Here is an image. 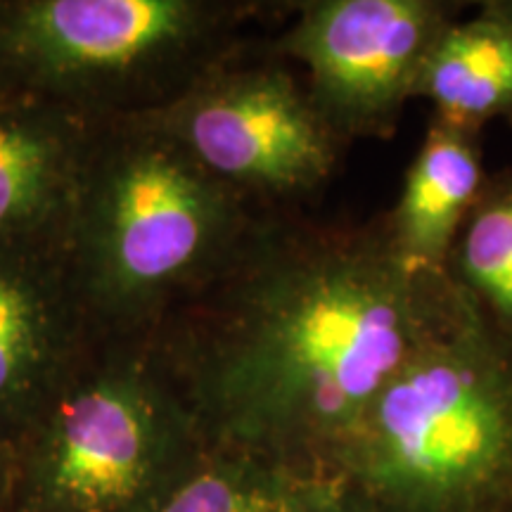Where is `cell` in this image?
<instances>
[{
    "label": "cell",
    "instance_id": "6da1fadb",
    "mask_svg": "<svg viewBox=\"0 0 512 512\" xmlns=\"http://www.w3.org/2000/svg\"><path fill=\"white\" fill-rule=\"evenodd\" d=\"M411 275L401 256L361 247L294 254L256 275L197 368L216 444L302 470L332 460L432 330Z\"/></svg>",
    "mask_w": 512,
    "mask_h": 512
},
{
    "label": "cell",
    "instance_id": "7a4b0ae2",
    "mask_svg": "<svg viewBox=\"0 0 512 512\" xmlns=\"http://www.w3.org/2000/svg\"><path fill=\"white\" fill-rule=\"evenodd\" d=\"M332 463L384 512H489L512 496V366L475 323L430 330Z\"/></svg>",
    "mask_w": 512,
    "mask_h": 512
},
{
    "label": "cell",
    "instance_id": "3957f363",
    "mask_svg": "<svg viewBox=\"0 0 512 512\" xmlns=\"http://www.w3.org/2000/svg\"><path fill=\"white\" fill-rule=\"evenodd\" d=\"M8 448V512H152L202 444L155 377L110 366L64 377Z\"/></svg>",
    "mask_w": 512,
    "mask_h": 512
},
{
    "label": "cell",
    "instance_id": "277c9868",
    "mask_svg": "<svg viewBox=\"0 0 512 512\" xmlns=\"http://www.w3.org/2000/svg\"><path fill=\"white\" fill-rule=\"evenodd\" d=\"M69 214L83 285L110 316L150 309L209 259L228 226L221 185L162 128L86 159Z\"/></svg>",
    "mask_w": 512,
    "mask_h": 512
},
{
    "label": "cell",
    "instance_id": "5b68a950",
    "mask_svg": "<svg viewBox=\"0 0 512 512\" xmlns=\"http://www.w3.org/2000/svg\"><path fill=\"white\" fill-rule=\"evenodd\" d=\"M162 131L209 176L261 190L309 188L335 162L320 114L280 72L209 83L176 105Z\"/></svg>",
    "mask_w": 512,
    "mask_h": 512
},
{
    "label": "cell",
    "instance_id": "8992f818",
    "mask_svg": "<svg viewBox=\"0 0 512 512\" xmlns=\"http://www.w3.org/2000/svg\"><path fill=\"white\" fill-rule=\"evenodd\" d=\"M183 0H31L0 19V53L48 86H100L166 60L195 34Z\"/></svg>",
    "mask_w": 512,
    "mask_h": 512
},
{
    "label": "cell",
    "instance_id": "52a82bcc",
    "mask_svg": "<svg viewBox=\"0 0 512 512\" xmlns=\"http://www.w3.org/2000/svg\"><path fill=\"white\" fill-rule=\"evenodd\" d=\"M420 0H332L306 12L287 50L309 67L320 102L347 124H380L415 93L441 34Z\"/></svg>",
    "mask_w": 512,
    "mask_h": 512
},
{
    "label": "cell",
    "instance_id": "ba28073f",
    "mask_svg": "<svg viewBox=\"0 0 512 512\" xmlns=\"http://www.w3.org/2000/svg\"><path fill=\"white\" fill-rule=\"evenodd\" d=\"M67 309L46 268L0 245V439L10 441L53 394L64 373Z\"/></svg>",
    "mask_w": 512,
    "mask_h": 512
},
{
    "label": "cell",
    "instance_id": "9c48e42d",
    "mask_svg": "<svg viewBox=\"0 0 512 512\" xmlns=\"http://www.w3.org/2000/svg\"><path fill=\"white\" fill-rule=\"evenodd\" d=\"M83 162L79 131L62 114L0 107V245H22L72 211Z\"/></svg>",
    "mask_w": 512,
    "mask_h": 512
},
{
    "label": "cell",
    "instance_id": "30bf717a",
    "mask_svg": "<svg viewBox=\"0 0 512 512\" xmlns=\"http://www.w3.org/2000/svg\"><path fill=\"white\" fill-rule=\"evenodd\" d=\"M342 491L325 472L216 444L202 446L152 512H320Z\"/></svg>",
    "mask_w": 512,
    "mask_h": 512
},
{
    "label": "cell",
    "instance_id": "8fae6325",
    "mask_svg": "<svg viewBox=\"0 0 512 512\" xmlns=\"http://www.w3.org/2000/svg\"><path fill=\"white\" fill-rule=\"evenodd\" d=\"M427 95L441 124L463 131L512 110V22L479 17L444 27L422 62L415 93Z\"/></svg>",
    "mask_w": 512,
    "mask_h": 512
},
{
    "label": "cell",
    "instance_id": "7c38bea8",
    "mask_svg": "<svg viewBox=\"0 0 512 512\" xmlns=\"http://www.w3.org/2000/svg\"><path fill=\"white\" fill-rule=\"evenodd\" d=\"M479 178L477 155L463 131L434 126L408 171L396 214L401 259L408 266L441 259L458 221L475 200Z\"/></svg>",
    "mask_w": 512,
    "mask_h": 512
},
{
    "label": "cell",
    "instance_id": "4fadbf2b",
    "mask_svg": "<svg viewBox=\"0 0 512 512\" xmlns=\"http://www.w3.org/2000/svg\"><path fill=\"white\" fill-rule=\"evenodd\" d=\"M467 278L512 318V192L489 202L467 230Z\"/></svg>",
    "mask_w": 512,
    "mask_h": 512
},
{
    "label": "cell",
    "instance_id": "5bb4252c",
    "mask_svg": "<svg viewBox=\"0 0 512 512\" xmlns=\"http://www.w3.org/2000/svg\"><path fill=\"white\" fill-rule=\"evenodd\" d=\"M10 496V448L8 441L0 439V512H8Z\"/></svg>",
    "mask_w": 512,
    "mask_h": 512
},
{
    "label": "cell",
    "instance_id": "9a60e30c",
    "mask_svg": "<svg viewBox=\"0 0 512 512\" xmlns=\"http://www.w3.org/2000/svg\"><path fill=\"white\" fill-rule=\"evenodd\" d=\"M320 512H361V508H358L356 501H351V498L347 496V489H344L342 494L332 498V501L325 505Z\"/></svg>",
    "mask_w": 512,
    "mask_h": 512
}]
</instances>
